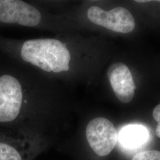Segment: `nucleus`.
I'll return each instance as SVG.
<instances>
[{
	"label": "nucleus",
	"mask_w": 160,
	"mask_h": 160,
	"mask_svg": "<svg viewBox=\"0 0 160 160\" xmlns=\"http://www.w3.org/2000/svg\"><path fill=\"white\" fill-rule=\"evenodd\" d=\"M23 91L20 82L10 75L0 77V125L10 126L20 118Z\"/></svg>",
	"instance_id": "nucleus-2"
},
{
	"label": "nucleus",
	"mask_w": 160,
	"mask_h": 160,
	"mask_svg": "<svg viewBox=\"0 0 160 160\" xmlns=\"http://www.w3.org/2000/svg\"><path fill=\"white\" fill-rule=\"evenodd\" d=\"M39 11L20 0H0V22L33 27L41 20Z\"/></svg>",
	"instance_id": "nucleus-5"
},
{
	"label": "nucleus",
	"mask_w": 160,
	"mask_h": 160,
	"mask_svg": "<svg viewBox=\"0 0 160 160\" xmlns=\"http://www.w3.org/2000/svg\"><path fill=\"white\" fill-rule=\"evenodd\" d=\"M135 1L138 2H149V1H150L147 0V1Z\"/></svg>",
	"instance_id": "nucleus-12"
},
{
	"label": "nucleus",
	"mask_w": 160,
	"mask_h": 160,
	"mask_svg": "<svg viewBox=\"0 0 160 160\" xmlns=\"http://www.w3.org/2000/svg\"><path fill=\"white\" fill-rule=\"evenodd\" d=\"M87 16L92 23L118 33H130L135 27V19L131 12L121 7L108 12L92 6L88 9Z\"/></svg>",
	"instance_id": "nucleus-4"
},
{
	"label": "nucleus",
	"mask_w": 160,
	"mask_h": 160,
	"mask_svg": "<svg viewBox=\"0 0 160 160\" xmlns=\"http://www.w3.org/2000/svg\"><path fill=\"white\" fill-rule=\"evenodd\" d=\"M21 55L24 61L46 72L57 73L69 69L71 54L60 40L53 39L27 40L22 48Z\"/></svg>",
	"instance_id": "nucleus-1"
},
{
	"label": "nucleus",
	"mask_w": 160,
	"mask_h": 160,
	"mask_svg": "<svg viewBox=\"0 0 160 160\" xmlns=\"http://www.w3.org/2000/svg\"><path fill=\"white\" fill-rule=\"evenodd\" d=\"M132 160H160V152L157 150H146L135 155Z\"/></svg>",
	"instance_id": "nucleus-9"
},
{
	"label": "nucleus",
	"mask_w": 160,
	"mask_h": 160,
	"mask_svg": "<svg viewBox=\"0 0 160 160\" xmlns=\"http://www.w3.org/2000/svg\"><path fill=\"white\" fill-rule=\"evenodd\" d=\"M86 133L89 145L97 155L107 156L114 149L118 132L109 119L103 117L93 119L87 125Z\"/></svg>",
	"instance_id": "nucleus-3"
},
{
	"label": "nucleus",
	"mask_w": 160,
	"mask_h": 160,
	"mask_svg": "<svg viewBox=\"0 0 160 160\" xmlns=\"http://www.w3.org/2000/svg\"><path fill=\"white\" fill-rule=\"evenodd\" d=\"M108 76L116 96L121 102H131L136 86L131 72L125 63L118 62L109 67Z\"/></svg>",
	"instance_id": "nucleus-7"
},
{
	"label": "nucleus",
	"mask_w": 160,
	"mask_h": 160,
	"mask_svg": "<svg viewBox=\"0 0 160 160\" xmlns=\"http://www.w3.org/2000/svg\"><path fill=\"white\" fill-rule=\"evenodd\" d=\"M153 117L158 123L160 122V105L158 104L153 110Z\"/></svg>",
	"instance_id": "nucleus-10"
},
{
	"label": "nucleus",
	"mask_w": 160,
	"mask_h": 160,
	"mask_svg": "<svg viewBox=\"0 0 160 160\" xmlns=\"http://www.w3.org/2000/svg\"><path fill=\"white\" fill-rule=\"evenodd\" d=\"M16 131H0V160H28L36 145Z\"/></svg>",
	"instance_id": "nucleus-6"
},
{
	"label": "nucleus",
	"mask_w": 160,
	"mask_h": 160,
	"mask_svg": "<svg viewBox=\"0 0 160 160\" xmlns=\"http://www.w3.org/2000/svg\"><path fill=\"white\" fill-rule=\"evenodd\" d=\"M160 123L158 124V125L157 126V128H156V134H157V136L158 138L160 137Z\"/></svg>",
	"instance_id": "nucleus-11"
},
{
	"label": "nucleus",
	"mask_w": 160,
	"mask_h": 160,
	"mask_svg": "<svg viewBox=\"0 0 160 160\" xmlns=\"http://www.w3.org/2000/svg\"><path fill=\"white\" fill-rule=\"evenodd\" d=\"M147 132L141 126H131L124 129L120 135L122 143L129 148L141 145L147 139Z\"/></svg>",
	"instance_id": "nucleus-8"
}]
</instances>
